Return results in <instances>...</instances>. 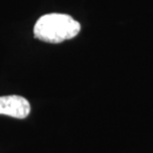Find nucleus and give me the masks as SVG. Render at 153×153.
<instances>
[{
  "mask_svg": "<svg viewBox=\"0 0 153 153\" xmlns=\"http://www.w3.org/2000/svg\"><path fill=\"white\" fill-rule=\"evenodd\" d=\"M81 31V24L70 15L50 13L40 17L34 26V37L40 41L59 44L75 38Z\"/></svg>",
  "mask_w": 153,
  "mask_h": 153,
  "instance_id": "obj_1",
  "label": "nucleus"
},
{
  "mask_svg": "<svg viewBox=\"0 0 153 153\" xmlns=\"http://www.w3.org/2000/svg\"><path fill=\"white\" fill-rule=\"evenodd\" d=\"M30 111V103L24 97L16 94L0 97V114L24 119L29 115Z\"/></svg>",
  "mask_w": 153,
  "mask_h": 153,
  "instance_id": "obj_2",
  "label": "nucleus"
}]
</instances>
